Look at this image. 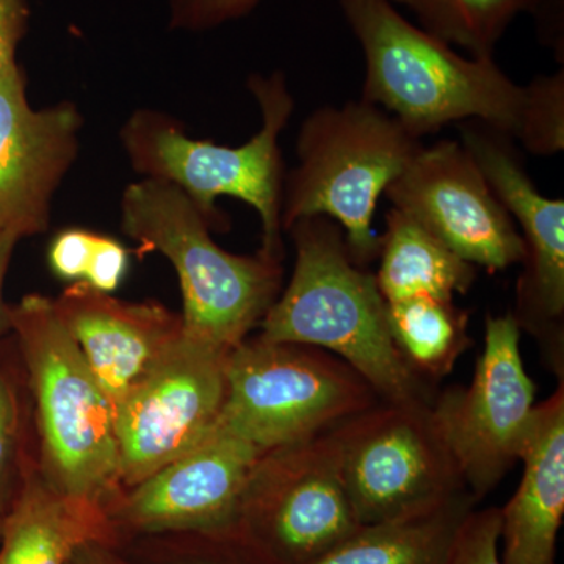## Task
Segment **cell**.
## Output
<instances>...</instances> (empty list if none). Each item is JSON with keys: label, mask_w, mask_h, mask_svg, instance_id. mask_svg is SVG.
I'll return each mask as SVG.
<instances>
[{"label": "cell", "mask_w": 564, "mask_h": 564, "mask_svg": "<svg viewBox=\"0 0 564 564\" xmlns=\"http://www.w3.org/2000/svg\"><path fill=\"white\" fill-rule=\"evenodd\" d=\"M291 281L262 318V339L321 348L347 362L381 402L432 404L426 381L404 362L375 274L352 261L340 226L302 218L291 228Z\"/></svg>", "instance_id": "1"}, {"label": "cell", "mask_w": 564, "mask_h": 564, "mask_svg": "<svg viewBox=\"0 0 564 564\" xmlns=\"http://www.w3.org/2000/svg\"><path fill=\"white\" fill-rule=\"evenodd\" d=\"M340 7L366 61L362 101L381 107L421 140L466 121L518 139L527 87L511 80L494 58L463 57L404 20L391 0H340Z\"/></svg>", "instance_id": "2"}, {"label": "cell", "mask_w": 564, "mask_h": 564, "mask_svg": "<svg viewBox=\"0 0 564 564\" xmlns=\"http://www.w3.org/2000/svg\"><path fill=\"white\" fill-rule=\"evenodd\" d=\"M248 90L258 102L262 126L240 147H223L193 139L184 122L155 109L132 111L120 129L122 151L143 180L180 188L212 231H225L228 220L217 207L220 196H232L258 212L262 223L261 251L282 261L281 203L284 162L280 135L295 110L284 74H251Z\"/></svg>", "instance_id": "3"}, {"label": "cell", "mask_w": 564, "mask_h": 564, "mask_svg": "<svg viewBox=\"0 0 564 564\" xmlns=\"http://www.w3.org/2000/svg\"><path fill=\"white\" fill-rule=\"evenodd\" d=\"M121 229L141 250L172 262L184 302L182 333L196 343L231 352L280 296V259L223 250L202 212L165 182L141 177L124 188Z\"/></svg>", "instance_id": "4"}, {"label": "cell", "mask_w": 564, "mask_h": 564, "mask_svg": "<svg viewBox=\"0 0 564 564\" xmlns=\"http://www.w3.org/2000/svg\"><path fill=\"white\" fill-rule=\"evenodd\" d=\"M422 148L392 115L362 99L314 110L296 139L299 163L285 174L282 231L302 218H332L352 261L373 262L380 254L373 231L378 199Z\"/></svg>", "instance_id": "5"}, {"label": "cell", "mask_w": 564, "mask_h": 564, "mask_svg": "<svg viewBox=\"0 0 564 564\" xmlns=\"http://www.w3.org/2000/svg\"><path fill=\"white\" fill-rule=\"evenodd\" d=\"M10 332L35 397L47 484L70 499L104 507L121 481L113 406L54 300L32 293L10 306Z\"/></svg>", "instance_id": "6"}, {"label": "cell", "mask_w": 564, "mask_h": 564, "mask_svg": "<svg viewBox=\"0 0 564 564\" xmlns=\"http://www.w3.org/2000/svg\"><path fill=\"white\" fill-rule=\"evenodd\" d=\"M381 399L321 348L245 339L226 358L221 421L262 454L329 432Z\"/></svg>", "instance_id": "7"}, {"label": "cell", "mask_w": 564, "mask_h": 564, "mask_svg": "<svg viewBox=\"0 0 564 564\" xmlns=\"http://www.w3.org/2000/svg\"><path fill=\"white\" fill-rule=\"evenodd\" d=\"M340 474L362 525L426 513L469 491L432 404L380 402L336 426Z\"/></svg>", "instance_id": "8"}, {"label": "cell", "mask_w": 564, "mask_h": 564, "mask_svg": "<svg viewBox=\"0 0 564 564\" xmlns=\"http://www.w3.org/2000/svg\"><path fill=\"white\" fill-rule=\"evenodd\" d=\"M361 527L345 491L334 426L261 456L236 529L281 564H311Z\"/></svg>", "instance_id": "9"}, {"label": "cell", "mask_w": 564, "mask_h": 564, "mask_svg": "<svg viewBox=\"0 0 564 564\" xmlns=\"http://www.w3.org/2000/svg\"><path fill=\"white\" fill-rule=\"evenodd\" d=\"M521 332L513 313L488 315L473 381L445 389L432 402L434 423L478 502L519 462L536 406V386L522 361Z\"/></svg>", "instance_id": "10"}, {"label": "cell", "mask_w": 564, "mask_h": 564, "mask_svg": "<svg viewBox=\"0 0 564 564\" xmlns=\"http://www.w3.org/2000/svg\"><path fill=\"white\" fill-rule=\"evenodd\" d=\"M181 332L115 410L121 481L135 486L180 458L220 421L226 358Z\"/></svg>", "instance_id": "11"}, {"label": "cell", "mask_w": 564, "mask_h": 564, "mask_svg": "<svg viewBox=\"0 0 564 564\" xmlns=\"http://www.w3.org/2000/svg\"><path fill=\"white\" fill-rule=\"evenodd\" d=\"M459 135L494 195L521 228L525 252L516 288V322L540 340L555 372L563 375L564 202L538 192L507 133L466 121L459 124Z\"/></svg>", "instance_id": "12"}, {"label": "cell", "mask_w": 564, "mask_h": 564, "mask_svg": "<svg viewBox=\"0 0 564 564\" xmlns=\"http://www.w3.org/2000/svg\"><path fill=\"white\" fill-rule=\"evenodd\" d=\"M384 193L474 267L500 272L524 259L518 226L459 141L423 147Z\"/></svg>", "instance_id": "13"}, {"label": "cell", "mask_w": 564, "mask_h": 564, "mask_svg": "<svg viewBox=\"0 0 564 564\" xmlns=\"http://www.w3.org/2000/svg\"><path fill=\"white\" fill-rule=\"evenodd\" d=\"M262 452L218 421L198 444L133 486L109 513L115 536L217 533L236 529ZM117 541V540H115Z\"/></svg>", "instance_id": "14"}, {"label": "cell", "mask_w": 564, "mask_h": 564, "mask_svg": "<svg viewBox=\"0 0 564 564\" xmlns=\"http://www.w3.org/2000/svg\"><path fill=\"white\" fill-rule=\"evenodd\" d=\"M84 117L61 101L33 109L20 62L0 73V232L47 231L52 203L80 152Z\"/></svg>", "instance_id": "15"}, {"label": "cell", "mask_w": 564, "mask_h": 564, "mask_svg": "<svg viewBox=\"0 0 564 564\" xmlns=\"http://www.w3.org/2000/svg\"><path fill=\"white\" fill-rule=\"evenodd\" d=\"M54 304L113 411L182 332V318L161 304L122 302L85 284Z\"/></svg>", "instance_id": "16"}, {"label": "cell", "mask_w": 564, "mask_h": 564, "mask_svg": "<svg viewBox=\"0 0 564 564\" xmlns=\"http://www.w3.org/2000/svg\"><path fill=\"white\" fill-rule=\"evenodd\" d=\"M519 459L524 475L500 508L505 564H556L564 516V384L536 404Z\"/></svg>", "instance_id": "17"}, {"label": "cell", "mask_w": 564, "mask_h": 564, "mask_svg": "<svg viewBox=\"0 0 564 564\" xmlns=\"http://www.w3.org/2000/svg\"><path fill=\"white\" fill-rule=\"evenodd\" d=\"M115 540L101 505L70 499L43 478L28 477L3 516L0 564H70L82 545Z\"/></svg>", "instance_id": "18"}, {"label": "cell", "mask_w": 564, "mask_h": 564, "mask_svg": "<svg viewBox=\"0 0 564 564\" xmlns=\"http://www.w3.org/2000/svg\"><path fill=\"white\" fill-rule=\"evenodd\" d=\"M378 289L386 303L415 296L454 300L469 292L477 269L456 256L421 223L399 209L389 210L380 237Z\"/></svg>", "instance_id": "19"}, {"label": "cell", "mask_w": 564, "mask_h": 564, "mask_svg": "<svg viewBox=\"0 0 564 564\" xmlns=\"http://www.w3.org/2000/svg\"><path fill=\"white\" fill-rule=\"evenodd\" d=\"M477 503L467 491L426 513L362 525L311 564H445L459 527Z\"/></svg>", "instance_id": "20"}, {"label": "cell", "mask_w": 564, "mask_h": 564, "mask_svg": "<svg viewBox=\"0 0 564 564\" xmlns=\"http://www.w3.org/2000/svg\"><path fill=\"white\" fill-rule=\"evenodd\" d=\"M388 318L400 355L423 381L451 373L473 344L469 313L454 300L415 296L388 303Z\"/></svg>", "instance_id": "21"}, {"label": "cell", "mask_w": 564, "mask_h": 564, "mask_svg": "<svg viewBox=\"0 0 564 564\" xmlns=\"http://www.w3.org/2000/svg\"><path fill=\"white\" fill-rule=\"evenodd\" d=\"M415 14L423 31L491 61L497 44L530 0H391Z\"/></svg>", "instance_id": "22"}, {"label": "cell", "mask_w": 564, "mask_h": 564, "mask_svg": "<svg viewBox=\"0 0 564 564\" xmlns=\"http://www.w3.org/2000/svg\"><path fill=\"white\" fill-rule=\"evenodd\" d=\"M527 87V110L518 139L534 155L564 150V69L534 77Z\"/></svg>", "instance_id": "23"}, {"label": "cell", "mask_w": 564, "mask_h": 564, "mask_svg": "<svg viewBox=\"0 0 564 564\" xmlns=\"http://www.w3.org/2000/svg\"><path fill=\"white\" fill-rule=\"evenodd\" d=\"M185 534L191 547L161 564H281L237 529Z\"/></svg>", "instance_id": "24"}, {"label": "cell", "mask_w": 564, "mask_h": 564, "mask_svg": "<svg viewBox=\"0 0 564 564\" xmlns=\"http://www.w3.org/2000/svg\"><path fill=\"white\" fill-rule=\"evenodd\" d=\"M21 443V403L17 386L0 369V518L10 510L21 485L17 484Z\"/></svg>", "instance_id": "25"}, {"label": "cell", "mask_w": 564, "mask_h": 564, "mask_svg": "<svg viewBox=\"0 0 564 564\" xmlns=\"http://www.w3.org/2000/svg\"><path fill=\"white\" fill-rule=\"evenodd\" d=\"M500 524V508H475L459 527L445 564H505L499 555Z\"/></svg>", "instance_id": "26"}, {"label": "cell", "mask_w": 564, "mask_h": 564, "mask_svg": "<svg viewBox=\"0 0 564 564\" xmlns=\"http://www.w3.org/2000/svg\"><path fill=\"white\" fill-rule=\"evenodd\" d=\"M104 234L66 228L55 234L47 248L51 272L63 281L84 284L91 272Z\"/></svg>", "instance_id": "27"}, {"label": "cell", "mask_w": 564, "mask_h": 564, "mask_svg": "<svg viewBox=\"0 0 564 564\" xmlns=\"http://www.w3.org/2000/svg\"><path fill=\"white\" fill-rule=\"evenodd\" d=\"M259 2L261 0H169L170 28L185 32L212 31L247 17Z\"/></svg>", "instance_id": "28"}, {"label": "cell", "mask_w": 564, "mask_h": 564, "mask_svg": "<svg viewBox=\"0 0 564 564\" xmlns=\"http://www.w3.org/2000/svg\"><path fill=\"white\" fill-rule=\"evenodd\" d=\"M29 0H0V73L17 62V52L29 31Z\"/></svg>", "instance_id": "29"}, {"label": "cell", "mask_w": 564, "mask_h": 564, "mask_svg": "<svg viewBox=\"0 0 564 564\" xmlns=\"http://www.w3.org/2000/svg\"><path fill=\"white\" fill-rule=\"evenodd\" d=\"M529 13L536 21L538 39L564 62L563 0H530Z\"/></svg>", "instance_id": "30"}, {"label": "cell", "mask_w": 564, "mask_h": 564, "mask_svg": "<svg viewBox=\"0 0 564 564\" xmlns=\"http://www.w3.org/2000/svg\"><path fill=\"white\" fill-rule=\"evenodd\" d=\"M20 242L21 237H18L17 234L0 232V339L3 334L10 332V304H7L3 299V289H6L11 259H13L14 250Z\"/></svg>", "instance_id": "31"}, {"label": "cell", "mask_w": 564, "mask_h": 564, "mask_svg": "<svg viewBox=\"0 0 564 564\" xmlns=\"http://www.w3.org/2000/svg\"><path fill=\"white\" fill-rule=\"evenodd\" d=\"M70 564H124L118 556L111 554L110 545L85 544L74 555Z\"/></svg>", "instance_id": "32"}, {"label": "cell", "mask_w": 564, "mask_h": 564, "mask_svg": "<svg viewBox=\"0 0 564 564\" xmlns=\"http://www.w3.org/2000/svg\"><path fill=\"white\" fill-rule=\"evenodd\" d=\"M2 521H3V518H0V534H2Z\"/></svg>", "instance_id": "33"}]
</instances>
